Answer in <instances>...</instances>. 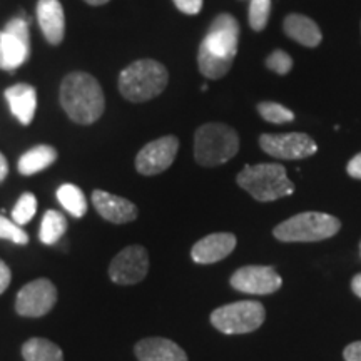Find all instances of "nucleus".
Returning <instances> with one entry per match:
<instances>
[{
	"label": "nucleus",
	"mask_w": 361,
	"mask_h": 361,
	"mask_svg": "<svg viewBox=\"0 0 361 361\" xmlns=\"http://www.w3.org/2000/svg\"><path fill=\"white\" fill-rule=\"evenodd\" d=\"M37 22L49 44L59 45L62 42L66 34V16L59 0H39Z\"/></svg>",
	"instance_id": "2eb2a0df"
},
{
	"label": "nucleus",
	"mask_w": 361,
	"mask_h": 361,
	"mask_svg": "<svg viewBox=\"0 0 361 361\" xmlns=\"http://www.w3.org/2000/svg\"><path fill=\"white\" fill-rule=\"evenodd\" d=\"M30 49H27L19 39H16L6 30L0 32V69L16 71L29 59Z\"/></svg>",
	"instance_id": "aec40b11"
},
{
	"label": "nucleus",
	"mask_w": 361,
	"mask_h": 361,
	"mask_svg": "<svg viewBox=\"0 0 361 361\" xmlns=\"http://www.w3.org/2000/svg\"><path fill=\"white\" fill-rule=\"evenodd\" d=\"M266 67L279 75H286L293 69V59L288 52L276 49V51L271 52V56L266 59Z\"/></svg>",
	"instance_id": "cd10ccee"
},
{
	"label": "nucleus",
	"mask_w": 361,
	"mask_h": 361,
	"mask_svg": "<svg viewBox=\"0 0 361 361\" xmlns=\"http://www.w3.org/2000/svg\"><path fill=\"white\" fill-rule=\"evenodd\" d=\"M169 80L168 69L152 59H141L119 74V92L130 102H146L159 96Z\"/></svg>",
	"instance_id": "7ed1b4c3"
},
{
	"label": "nucleus",
	"mask_w": 361,
	"mask_h": 361,
	"mask_svg": "<svg viewBox=\"0 0 361 361\" xmlns=\"http://www.w3.org/2000/svg\"><path fill=\"white\" fill-rule=\"evenodd\" d=\"M149 271V256L146 247L134 245L124 247L116 258L111 261L109 276L116 284H129L141 283L147 276Z\"/></svg>",
	"instance_id": "9b49d317"
},
{
	"label": "nucleus",
	"mask_w": 361,
	"mask_h": 361,
	"mask_svg": "<svg viewBox=\"0 0 361 361\" xmlns=\"http://www.w3.org/2000/svg\"><path fill=\"white\" fill-rule=\"evenodd\" d=\"M179 149V141L174 135H164L147 142L135 156V169L142 176H156L171 168Z\"/></svg>",
	"instance_id": "1a4fd4ad"
},
{
	"label": "nucleus",
	"mask_w": 361,
	"mask_h": 361,
	"mask_svg": "<svg viewBox=\"0 0 361 361\" xmlns=\"http://www.w3.org/2000/svg\"><path fill=\"white\" fill-rule=\"evenodd\" d=\"M360 255H361V243H360Z\"/></svg>",
	"instance_id": "e433bc0d"
},
{
	"label": "nucleus",
	"mask_w": 361,
	"mask_h": 361,
	"mask_svg": "<svg viewBox=\"0 0 361 361\" xmlns=\"http://www.w3.org/2000/svg\"><path fill=\"white\" fill-rule=\"evenodd\" d=\"M57 201L74 218H82L87 213V200L75 184H62L57 189Z\"/></svg>",
	"instance_id": "4be33fe9"
},
{
	"label": "nucleus",
	"mask_w": 361,
	"mask_h": 361,
	"mask_svg": "<svg viewBox=\"0 0 361 361\" xmlns=\"http://www.w3.org/2000/svg\"><path fill=\"white\" fill-rule=\"evenodd\" d=\"M236 236L231 233H214L200 239L191 250L192 261L200 264H213L228 258L236 247Z\"/></svg>",
	"instance_id": "4468645a"
},
{
	"label": "nucleus",
	"mask_w": 361,
	"mask_h": 361,
	"mask_svg": "<svg viewBox=\"0 0 361 361\" xmlns=\"http://www.w3.org/2000/svg\"><path fill=\"white\" fill-rule=\"evenodd\" d=\"M25 361H64L62 350L45 338H32L22 346Z\"/></svg>",
	"instance_id": "412c9836"
},
{
	"label": "nucleus",
	"mask_w": 361,
	"mask_h": 361,
	"mask_svg": "<svg viewBox=\"0 0 361 361\" xmlns=\"http://www.w3.org/2000/svg\"><path fill=\"white\" fill-rule=\"evenodd\" d=\"M271 13V0H250V25L255 32H261L268 25Z\"/></svg>",
	"instance_id": "393cba45"
},
{
	"label": "nucleus",
	"mask_w": 361,
	"mask_h": 361,
	"mask_svg": "<svg viewBox=\"0 0 361 361\" xmlns=\"http://www.w3.org/2000/svg\"><path fill=\"white\" fill-rule=\"evenodd\" d=\"M239 151V135L231 126L202 124L194 134V159L204 168H216L233 159Z\"/></svg>",
	"instance_id": "20e7f679"
},
{
	"label": "nucleus",
	"mask_w": 361,
	"mask_h": 361,
	"mask_svg": "<svg viewBox=\"0 0 361 361\" xmlns=\"http://www.w3.org/2000/svg\"><path fill=\"white\" fill-rule=\"evenodd\" d=\"M283 29L288 37L305 47H318L323 40L319 25L301 13H290L283 22Z\"/></svg>",
	"instance_id": "a211bd4d"
},
{
	"label": "nucleus",
	"mask_w": 361,
	"mask_h": 361,
	"mask_svg": "<svg viewBox=\"0 0 361 361\" xmlns=\"http://www.w3.org/2000/svg\"><path fill=\"white\" fill-rule=\"evenodd\" d=\"M259 146L268 156L286 161L306 159L318 151L316 142L305 133L261 134Z\"/></svg>",
	"instance_id": "6e6552de"
},
{
	"label": "nucleus",
	"mask_w": 361,
	"mask_h": 361,
	"mask_svg": "<svg viewBox=\"0 0 361 361\" xmlns=\"http://www.w3.org/2000/svg\"><path fill=\"white\" fill-rule=\"evenodd\" d=\"M239 22L231 13H219L213 20L197 52V66L207 79L218 80L231 71L239 44Z\"/></svg>",
	"instance_id": "f257e3e1"
},
{
	"label": "nucleus",
	"mask_w": 361,
	"mask_h": 361,
	"mask_svg": "<svg viewBox=\"0 0 361 361\" xmlns=\"http://www.w3.org/2000/svg\"><path fill=\"white\" fill-rule=\"evenodd\" d=\"M231 286L246 295H273L283 286V279L271 266H243L234 271Z\"/></svg>",
	"instance_id": "f8f14e48"
},
{
	"label": "nucleus",
	"mask_w": 361,
	"mask_h": 361,
	"mask_svg": "<svg viewBox=\"0 0 361 361\" xmlns=\"http://www.w3.org/2000/svg\"><path fill=\"white\" fill-rule=\"evenodd\" d=\"M57 159V151L52 146H47V144H40V146H35L25 152V154L20 156L19 164V173L24 176H32L37 174L40 171L47 169L49 166H52Z\"/></svg>",
	"instance_id": "6ab92c4d"
},
{
	"label": "nucleus",
	"mask_w": 361,
	"mask_h": 361,
	"mask_svg": "<svg viewBox=\"0 0 361 361\" xmlns=\"http://www.w3.org/2000/svg\"><path fill=\"white\" fill-rule=\"evenodd\" d=\"M236 180L239 188L259 202L276 201L295 192V184L288 179L286 169L281 164L245 166Z\"/></svg>",
	"instance_id": "39448f33"
},
{
	"label": "nucleus",
	"mask_w": 361,
	"mask_h": 361,
	"mask_svg": "<svg viewBox=\"0 0 361 361\" xmlns=\"http://www.w3.org/2000/svg\"><path fill=\"white\" fill-rule=\"evenodd\" d=\"M8 109L19 119L20 124L29 126L32 123L35 109H37V92L29 84H16L6 89Z\"/></svg>",
	"instance_id": "f3484780"
},
{
	"label": "nucleus",
	"mask_w": 361,
	"mask_h": 361,
	"mask_svg": "<svg viewBox=\"0 0 361 361\" xmlns=\"http://www.w3.org/2000/svg\"><path fill=\"white\" fill-rule=\"evenodd\" d=\"M0 239H8L16 245H27L29 243V236H27L24 229L19 228V224L4 218V216H0Z\"/></svg>",
	"instance_id": "bb28decb"
},
{
	"label": "nucleus",
	"mask_w": 361,
	"mask_h": 361,
	"mask_svg": "<svg viewBox=\"0 0 361 361\" xmlns=\"http://www.w3.org/2000/svg\"><path fill=\"white\" fill-rule=\"evenodd\" d=\"M92 204L104 219L114 224H126L137 219V207L134 202L126 200V197L102 191V189H96L92 192Z\"/></svg>",
	"instance_id": "ddd939ff"
},
{
	"label": "nucleus",
	"mask_w": 361,
	"mask_h": 361,
	"mask_svg": "<svg viewBox=\"0 0 361 361\" xmlns=\"http://www.w3.org/2000/svg\"><path fill=\"white\" fill-rule=\"evenodd\" d=\"M173 2L179 12L188 13V16H196L202 8V0H173Z\"/></svg>",
	"instance_id": "c756f323"
},
{
	"label": "nucleus",
	"mask_w": 361,
	"mask_h": 361,
	"mask_svg": "<svg viewBox=\"0 0 361 361\" xmlns=\"http://www.w3.org/2000/svg\"><path fill=\"white\" fill-rule=\"evenodd\" d=\"M343 358L345 361H361V341L351 343L343 351Z\"/></svg>",
	"instance_id": "7c9ffc66"
},
{
	"label": "nucleus",
	"mask_w": 361,
	"mask_h": 361,
	"mask_svg": "<svg viewBox=\"0 0 361 361\" xmlns=\"http://www.w3.org/2000/svg\"><path fill=\"white\" fill-rule=\"evenodd\" d=\"M35 211H37V200L32 192L22 194L20 200L17 201L16 207L12 209V219L16 224H27L34 218Z\"/></svg>",
	"instance_id": "a878e982"
},
{
	"label": "nucleus",
	"mask_w": 361,
	"mask_h": 361,
	"mask_svg": "<svg viewBox=\"0 0 361 361\" xmlns=\"http://www.w3.org/2000/svg\"><path fill=\"white\" fill-rule=\"evenodd\" d=\"M340 228V219L335 216L308 211L278 224L273 229V236L281 243H316L333 238Z\"/></svg>",
	"instance_id": "423d86ee"
},
{
	"label": "nucleus",
	"mask_w": 361,
	"mask_h": 361,
	"mask_svg": "<svg viewBox=\"0 0 361 361\" xmlns=\"http://www.w3.org/2000/svg\"><path fill=\"white\" fill-rule=\"evenodd\" d=\"M7 174H8L7 159H6V156H4L2 152H0V183H2V180L7 178Z\"/></svg>",
	"instance_id": "72a5a7b5"
},
{
	"label": "nucleus",
	"mask_w": 361,
	"mask_h": 361,
	"mask_svg": "<svg viewBox=\"0 0 361 361\" xmlns=\"http://www.w3.org/2000/svg\"><path fill=\"white\" fill-rule=\"evenodd\" d=\"M67 231V219L66 216L59 211H47L40 224L39 238L44 245H56V243L64 236Z\"/></svg>",
	"instance_id": "5701e85b"
},
{
	"label": "nucleus",
	"mask_w": 361,
	"mask_h": 361,
	"mask_svg": "<svg viewBox=\"0 0 361 361\" xmlns=\"http://www.w3.org/2000/svg\"><path fill=\"white\" fill-rule=\"evenodd\" d=\"M139 361H188V355L178 343L166 338H146L135 345Z\"/></svg>",
	"instance_id": "dca6fc26"
},
{
	"label": "nucleus",
	"mask_w": 361,
	"mask_h": 361,
	"mask_svg": "<svg viewBox=\"0 0 361 361\" xmlns=\"http://www.w3.org/2000/svg\"><path fill=\"white\" fill-rule=\"evenodd\" d=\"M11 279H12L11 269H8V266L0 259V295L7 290L8 284H11Z\"/></svg>",
	"instance_id": "2f4dec72"
},
{
	"label": "nucleus",
	"mask_w": 361,
	"mask_h": 361,
	"mask_svg": "<svg viewBox=\"0 0 361 361\" xmlns=\"http://www.w3.org/2000/svg\"><path fill=\"white\" fill-rule=\"evenodd\" d=\"M346 173H348L351 178L361 179V152L360 154H356L353 159L348 162V166H346Z\"/></svg>",
	"instance_id": "473e14b6"
},
{
	"label": "nucleus",
	"mask_w": 361,
	"mask_h": 361,
	"mask_svg": "<svg viewBox=\"0 0 361 361\" xmlns=\"http://www.w3.org/2000/svg\"><path fill=\"white\" fill-rule=\"evenodd\" d=\"M258 114L263 117L266 123L271 124H288L295 121V112L284 107L283 104L278 102H259L258 104Z\"/></svg>",
	"instance_id": "b1692460"
},
{
	"label": "nucleus",
	"mask_w": 361,
	"mask_h": 361,
	"mask_svg": "<svg viewBox=\"0 0 361 361\" xmlns=\"http://www.w3.org/2000/svg\"><path fill=\"white\" fill-rule=\"evenodd\" d=\"M6 32L13 35L16 39H19L27 49H30L29 27H27V22L24 19H20V17H16V19L8 20L7 25H6Z\"/></svg>",
	"instance_id": "c85d7f7f"
},
{
	"label": "nucleus",
	"mask_w": 361,
	"mask_h": 361,
	"mask_svg": "<svg viewBox=\"0 0 361 361\" xmlns=\"http://www.w3.org/2000/svg\"><path fill=\"white\" fill-rule=\"evenodd\" d=\"M84 2H87L89 6H104V4L111 2V0H84Z\"/></svg>",
	"instance_id": "c9c22d12"
},
{
	"label": "nucleus",
	"mask_w": 361,
	"mask_h": 361,
	"mask_svg": "<svg viewBox=\"0 0 361 361\" xmlns=\"http://www.w3.org/2000/svg\"><path fill=\"white\" fill-rule=\"evenodd\" d=\"M351 290L358 298H361V273L356 274V276L351 279Z\"/></svg>",
	"instance_id": "f704fd0d"
},
{
	"label": "nucleus",
	"mask_w": 361,
	"mask_h": 361,
	"mask_svg": "<svg viewBox=\"0 0 361 361\" xmlns=\"http://www.w3.org/2000/svg\"><path fill=\"white\" fill-rule=\"evenodd\" d=\"M62 109L74 123L89 126L102 116L106 99L101 84L87 72L67 74L59 90Z\"/></svg>",
	"instance_id": "f03ea898"
},
{
	"label": "nucleus",
	"mask_w": 361,
	"mask_h": 361,
	"mask_svg": "<svg viewBox=\"0 0 361 361\" xmlns=\"http://www.w3.org/2000/svg\"><path fill=\"white\" fill-rule=\"evenodd\" d=\"M57 301V290L52 281L40 278L34 279L19 291L16 300V311L27 318H39L47 314Z\"/></svg>",
	"instance_id": "9d476101"
},
{
	"label": "nucleus",
	"mask_w": 361,
	"mask_h": 361,
	"mask_svg": "<svg viewBox=\"0 0 361 361\" xmlns=\"http://www.w3.org/2000/svg\"><path fill=\"white\" fill-rule=\"evenodd\" d=\"M266 311L259 301H236L211 313V323L224 335H245L256 331L264 323Z\"/></svg>",
	"instance_id": "0eeeda50"
}]
</instances>
